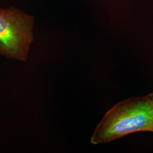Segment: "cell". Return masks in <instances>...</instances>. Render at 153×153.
Segmentation results:
<instances>
[{
  "instance_id": "cell-1",
  "label": "cell",
  "mask_w": 153,
  "mask_h": 153,
  "mask_svg": "<svg viewBox=\"0 0 153 153\" xmlns=\"http://www.w3.org/2000/svg\"><path fill=\"white\" fill-rule=\"evenodd\" d=\"M153 92L121 101L109 109L96 126L90 142H111L138 131H152Z\"/></svg>"
},
{
  "instance_id": "cell-2",
  "label": "cell",
  "mask_w": 153,
  "mask_h": 153,
  "mask_svg": "<svg viewBox=\"0 0 153 153\" xmlns=\"http://www.w3.org/2000/svg\"><path fill=\"white\" fill-rule=\"evenodd\" d=\"M34 17L19 9L0 7V55L25 61L33 42Z\"/></svg>"
},
{
  "instance_id": "cell-3",
  "label": "cell",
  "mask_w": 153,
  "mask_h": 153,
  "mask_svg": "<svg viewBox=\"0 0 153 153\" xmlns=\"http://www.w3.org/2000/svg\"><path fill=\"white\" fill-rule=\"evenodd\" d=\"M152 131L153 132V127H152Z\"/></svg>"
}]
</instances>
